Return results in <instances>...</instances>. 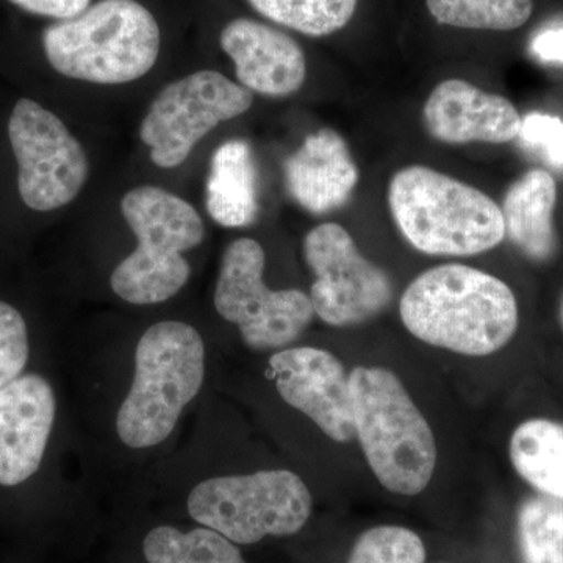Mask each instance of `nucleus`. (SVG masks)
<instances>
[{"mask_svg":"<svg viewBox=\"0 0 563 563\" xmlns=\"http://www.w3.org/2000/svg\"><path fill=\"white\" fill-rule=\"evenodd\" d=\"M121 213L139 244L111 274V290L135 306L168 301L190 279L184 252L202 243V218L191 203L151 185L129 191Z\"/></svg>","mask_w":563,"mask_h":563,"instance_id":"6","label":"nucleus"},{"mask_svg":"<svg viewBox=\"0 0 563 563\" xmlns=\"http://www.w3.org/2000/svg\"><path fill=\"white\" fill-rule=\"evenodd\" d=\"M388 207L415 250L442 257H472L506 239L501 207L472 185L412 165L391 177Z\"/></svg>","mask_w":563,"mask_h":563,"instance_id":"2","label":"nucleus"},{"mask_svg":"<svg viewBox=\"0 0 563 563\" xmlns=\"http://www.w3.org/2000/svg\"><path fill=\"white\" fill-rule=\"evenodd\" d=\"M561 320H562V325H563V296H562V301H561Z\"/></svg>","mask_w":563,"mask_h":563,"instance_id":"29","label":"nucleus"},{"mask_svg":"<svg viewBox=\"0 0 563 563\" xmlns=\"http://www.w3.org/2000/svg\"><path fill=\"white\" fill-rule=\"evenodd\" d=\"M9 139L18 191L29 209H62L79 196L90 172L87 152L57 114L22 98L11 110Z\"/></svg>","mask_w":563,"mask_h":563,"instance_id":"10","label":"nucleus"},{"mask_svg":"<svg viewBox=\"0 0 563 563\" xmlns=\"http://www.w3.org/2000/svg\"><path fill=\"white\" fill-rule=\"evenodd\" d=\"M422 121L429 135L444 144H504L517 140L521 129L520 113L509 99L459 79L433 88Z\"/></svg>","mask_w":563,"mask_h":563,"instance_id":"14","label":"nucleus"},{"mask_svg":"<svg viewBox=\"0 0 563 563\" xmlns=\"http://www.w3.org/2000/svg\"><path fill=\"white\" fill-rule=\"evenodd\" d=\"M555 203L558 184L543 169L523 174L504 196L501 211L506 236L531 261H550L558 247Z\"/></svg>","mask_w":563,"mask_h":563,"instance_id":"17","label":"nucleus"},{"mask_svg":"<svg viewBox=\"0 0 563 563\" xmlns=\"http://www.w3.org/2000/svg\"><path fill=\"white\" fill-rule=\"evenodd\" d=\"M355 439L388 492L415 496L431 483L435 437L395 373L357 366L350 374Z\"/></svg>","mask_w":563,"mask_h":563,"instance_id":"3","label":"nucleus"},{"mask_svg":"<svg viewBox=\"0 0 563 563\" xmlns=\"http://www.w3.org/2000/svg\"><path fill=\"white\" fill-rule=\"evenodd\" d=\"M206 373L202 336L187 322L163 321L141 336L135 377L118 412L121 442L133 450L168 439L181 410L201 391Z\"/></svg>","mask_w":563,"mask_h":563,"instance_id":"5","label":"nucleus"},{"mask_svg":"<svg viewBox=\"0 0 563 563\" xmlns=\"http://www.w3.org/2000/svg\"><path fill=\"white\" fill-rule=\"evenodd\" d=\"M254 96L218 70H198L168 85L151 103L140 139L163 169L180 166L196 144L221 122L242 117Z\"/></svg>","mask_w":563,"mask_h":563,"instance_id":"9","label":"nucleus"},{"mask_svg":"<svg viewBox=\"0 0 563 563\" xmlns=\"http://www.w3.org/2000/svg\"><path fill=\"white\" fill-rule=\"evenodd\" d=\"M161 27L136 0H101L43 32L52 68L68 79L121 85L146 76L161 54Z\"/></svg>","mask_w":563,"mask_h":563,"instance_id":"4","label":"nucleus"},{"mask_svg":"<svg viewBox=\"0 0 563 563\" xmlns=\"http://www.w3.org/2000/svg\"><path fill=\"white\" fill-rule=\"evenodd\" d=\"M531 54L537 60L563 65V25L537 33L531 41Z\"/></svg>","mask_w":563,"mask_h":563,"instance_id":"28","label":"nucleus"},{"mask_svg":"<svg viewBox=\"0 0 563 563\" xmlns=\"http://www.w3.org/2000/svg\"><path fill=\"white\" fill-rule=\"evenodd\" d=\"M510 461L540 495L563 503V424L548 418L521 422L509 444Z\"/></svg>","mask_w":563,"mask_h":563,"instance_id":"19","label":"nucleus"},{"mask_svg":"<svg viewBox=\"0 0 563 563\" xmlns=\"http://www.w3.org/2000/svg\"><path fill=\"white\" fill-rule=\"evenodd\" d=\"M266 20L302 33L329 36L346 27L358 0H247Z\"/></svg>","mask_w":563,"mask_h":563,"instance_id":"22","label":"nucleus"},{"mask_svg":"<svg viewBox=\"0 0 563 563\" xmlns=\"http://www.w3.org/2000/svg\"><path fill=\"white\" fill-rule=\"evenodd\" d=\"M143 550L147 563H246L231 540L209 528L185 533L161 526L147 533Z\"/></svg>","mask_w":563,"mask_h":563,"instance_id":"20","label":"nucleus"},{"mask_svg":"<svg viewBox=\"0 0 563 563\" xmlns=\"http://www.w3.org/2000/svg\"><path fill=\"white\" fill-rule=\"evenodd\" d=\"M188 512L231 542L252 544L301 531L312 514V495L287 470L213 477L192 488Z\"/></svg>","mask_w":563,"mask_h":563,"instance_id":"7","label":"nucleus"},{"mask_svg":"<svg viewBox=\"0 0 563 563\" xmlns=\"http://www.w3.org/2000/svg\"><path fill=\"white\" fill-rule=\"evenodd\" d=\"M263 273L265 251L261 244L252 239L229 244L222 255L214 309L239 325L251 350H282L309 328L314 310L306 292L269 290Z\"/></svg>","mask_w":563,"mask_h":563,"instance_id":"8","label":"nucleus"},{"mask_svg":"<svg viewBox=\"0 0 563 563\" xmlns=\"http://www.w3.org/2000/svg\"><path fill=\"white\" fill-rule=\"evenodd\" d=\"M433 20L470 31L509 32L531 20V0H426Z\"/></svg>","mask_w":563,"mask_h":563,"instance_id":"21","label":"nucleus"},{"mask_svg":"<svg viewBox=\"0 0 563 563\" xmlns=\"http://www.w3.org/2000/svg\"><path fill=\"white\" fill-rule=\"evenodd\" d=\"M518 139L542 152L554 168L563 169V121L554 114L529 113L521 118Z\"/></svg>","mask_w":563,"mask_h":563,"instance_id":"26","label":"nucleus"},{"mask_svg":"<svg viewBox=\"0 0 563 563\" xmlns=\"http://www.w3.org/2000/svg\"><path fill=\"white\" fill-rule=\"evenodd\" d=\"M9 2L25 13L69 21L90 9L91 0H9Z\"/></svg>","mask_w":563,"mask_h":563,"instance_id":"27","label":"nucleus"},{"mask_svg":"<svg viewBox=\"0 0 563 563\" xmlns=\"http://www.w3.org/2000/svg\"><path fill=\"white\" fill-rule=\"evenodd\" d=\"M518 542L525 563H563V503L532 496L518 510Z\"/></svg>","mask_w":563,"mask_h":563,"instance_id":"23","label":"nucleus"},{"mask_svg":"<svg viewBox=\"0 0 563 563\" xmlns=\"http://www.w3.org/2000/svg\"><path fill=\"white\" fill-rule=\"evenodd\" d=\"M220 43L246 90L269 98H285L301 90L307 76L306 55L287 33L239 18L222 29Z\"/></svg>","mask_w":563,"mask_h":563,"instance_id":"15","label":"nucleus"},{"mask_svg":"<svg viewBox=\"0 0 563 563\" xmlns=\"http://www.w3.org/2000/svg\"><path fill=\"white\" fill-rule=\"evenodd\" d=\"M277 391L288 406L309 417L333 442L355 439L350 374L325 350L291 347L269 358Z\"/></svg>","mask_w":563,"mask_h":563,"instance_id":"12","label":"nucleus"},{"mask_svg":"<svg viewBox=\"0 0 563 563\" xmlns=\"http://www.w3.org/2000/svg\"><path fill=\"white\" fill-rule=\"evenodd\" d=\"M27 361V324L20 310L0 301V390L21 376Z\"/></svg>","mask_w":563,"mask_h":563,"instance_id":"25","label":"nucleus"},{"mask_svg":"<svg viewBox=\"0 0 563 563\" xmlns=\"http://www.w3.org/2000/svg\"><path fill=\"white\" fill-rule=\"evenodd\" d=\"M57 413L54 388L25 374L0 390V485L16 487L38 472Z\"/></svg>","mask_w":563,"mask_h":563,"instance_id":"13","label":"nucleus"},{"mask_svg":"<svg viewBox=\"0 0 563 563\" xmlns=\"http://www.w3.org/2000/svg\"><path fill=\"white\" fill-rule=\"evenodd\" d=\"M420 537L401 526H377L358 537L347 563H424Z\"/></svg>","mask_w":563,"mask_h":563,"instance_id":"24","label":"nucleus"},{"mask_svg":"<svg viewBox=\"0 0 563 563\" xmlns=\"http://www.w3.org/2000/svg\"><path fill=\"white\" fill-rule=\"evenodd\" d=\"M303 255L314 274L310 301L325 324H363L390 306L395 295L390 276L363 257L343 225H317L303 240Z\"/></svg>","mask_w":563,"mask_h":563,"instance_id":"11","label":"nucleus"},{"mask_svg":"<svg viewBox=\"0 0 563 563\" xmlns=\"http://www.w3.org/2000/svg\"><path fill=\"white\" fill-rule=\"evenodd\" d=\"M399 314L415 339L470 357L501 351L520 321L506 282L459 263L421 273L404 291Z\"/></svg>","mask_w":563,"mask_h":563,"instance_id":"1","label":"nucleus"},{"mask_svg":"<svg viewBox=\"0 0 563 563\" xmlns=\"http://www.w3.org/2000/svg\"><path fill=\"white\" fill-rule=\"evenodd\" d=\"M206 206L210 217L224 228H246L257 220V169L246 141H225L214 152Z\"/></svg>","mask_w":563,"mask_h":563,"instance_id":"18","label":"nucleus"},{"mask_svg":"<svg viewBox=\"0 0 563 563\" xmlns=\"http://www.w3.org/2000/svg\"><path fill=\"white\" fill-rule=\"evenodd\" d=\"M284 177L287 191L302 209L324 214L350 201L361 174L343 136L321 129L285 161Z\"/></svg>","mask_w":563,"mask_h":563,"instance_id":"16","label":"nucleus"}]
</instances>
